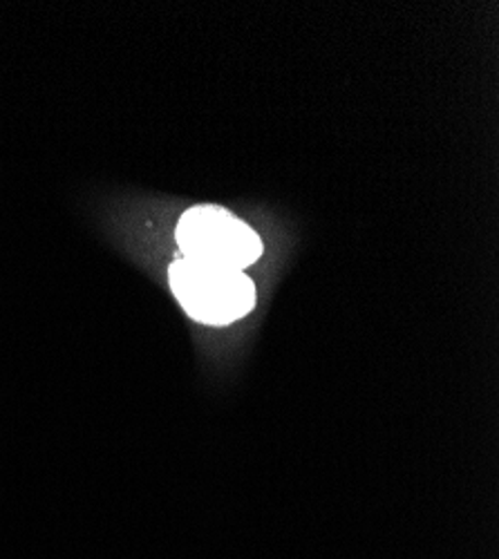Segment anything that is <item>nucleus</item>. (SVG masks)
<instances>
[{
  "label": "nucleus",
  "mask_w": 499,
  "mask_h": 559,
  "mask_svg": "<svg viewBox=\"0 0 499 559\" xmlns=\"http://www.w3.org/2000/svg\"><path fill=\"white\" fill-rule=\"evenodd\" d=\"M175 240L181 258L215 266L245 271L262 258L258 233L247 222L215 204L191 206L187 213H181Z\"/></svg>",
  "instance_id": "nucleus-2"
},
{
  "label": "nucleus",
  "mask_w": 499,
  "mask_h": 559,
  "mask_svg": "<svg viewBox=\"0 0 499 559\" xmlns=\"http://www.w3.org/2000/svg\"><path fill=\"white\" fill-rule=\"evenodd\" d=\"M168 285L181 309L211 328H226L249 316L258 300L253 280L245 271L181 255L168 266Z\"/></svg>",
  "instance_id": "nucleus-1"
}]
</instances>
